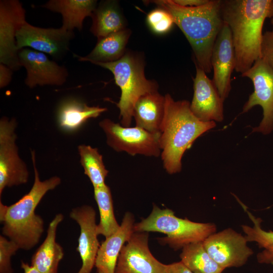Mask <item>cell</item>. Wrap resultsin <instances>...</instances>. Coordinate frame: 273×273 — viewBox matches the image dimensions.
Segmentation results:
<instances>
[{"mask_svg": "<svg viewBox=\"0 0 273 273\" xmlns=\"http://www.w3.org/2000/svg\"><path fill=\"white\" fill-rule=\"evenodd\" d=\"M90 31L98 39L125 29V21L116 1L101 2L94 11Z\"/></svg>", "mask_w": 273, "mask_h": 273, "instance_id": "cell-24", "label": "cell"}, {"mask_svg": "<svg viewBox=\"0 0 273 273\" xmlns=\"http://www.w3.org/2000/svg\"><path fill=\"white\" fill-rule=\"evenodd\" d=\"M20 62L26 72L25 83L29 88L37 85L60 86L66 81V68L50 60L46 54L31 49L23 48L18 53Z\"/></svg>", "mask_w": 273, "mask_h": 273, "instance_id": "cell-14", "label": "cell"}, {"mask_svg": "<svg viewBox=\"0 0 273 273\" xmlns=\"http://www.w3.org/2000/svg\"><path fill=\"white\" fill-rule=\"evenodd\" d=\"M235 64L231 31L224 22L215 40L211 56L212 80L223 101L231 89V75L235 70Z\"/></svg>", "mask_w": 273, "mask_h": 273, "instance_id": "cell-16", "label": "cell"}, {"mask_svg": "<svg viewBox=\"0 0 273 273\" xmlns=\"http://www.w3.org/2000/svg\"><path fill=\"white\" fill-rule=\"evenodd\" d=\"M98 273H104L102 271H101L100 270H98Z\"/></svg>", "mask_w": 273, "mask_h": 273, "instance_id": "cell-36", "label": "cell"}, {"mask_svg": "<svg viewBox=\"0 0 273 273\" xmlns=\"http://www.w3.org/2000/svg\"><path fill=\"white\" fill-rule=\"evenodd\" d=\"M94 197L100 213L97 234L107 238L120 228L114 213L113 199L110 188L106 185L94 188Z\"/></svg>", "mask_w": 273, "mask_h": 273, "instance_id": "cell-27", "label": "cell"}, {"mask_svg": "<svg viewBox=\"0 0 273 273\" xmlns=\"http://www.w3.org/2000/svg\"><path fill=\"white\" fill-rule=\"evenodd\" d=\"M147 21L151 30L157 34L167 32L174 24L171 15L160 8L152 10L148 14Z\"/></svg>", "mask_w": 273, "mask_h": 273, "instance_id": "cell-29", "label": "cell"}, {"mask_svg": "<svg viewBox=\"0 0 273 273\" xmlns=\"http://www.w3.org/2000/svg\"><path fill=\"white\" fill-rule=\"evenodd\" d=\"M107 110L106 108L89 106L75 98L63 100L59 104L56 112L57 124L66 133L78 131L90 118L99 116Z\"/></svg>", "mask_w": 273, "mask_h": 273, "instance_id": "cell-19", "label": "cell"}, {"mask_svg": "<svg viewBox=\"0 0 273 273\" xmlns=\"http://www.w3.org/2000/svg\"><path fill=\"white\" fill-rule=\"evenodd\" d=\"M131 31L124 29L98 39L95 48L86 56H75L80 61L111 62L120 59L125 53V48Z\"/></svg>", "mask_w": 273, "mask_h": 273, "instance_id": "cell-23", "label": "cell"}, {"mask_svg": "<svg viewBox=\"0 0 273 273\" xmlns=\"http://www.w3.org/2000/svg\"><path fill=\"white\" fill-rule=\"evenodd\" d=\"M133 230L135 232L164 234L166 236L159 238V242L177 250L191 243L203 242L216 232V226L212 222H197L178 217L172 210L154 205L150 215L135 223Z\"/></svg>", "mask_w": 273, "mask_h": 273, "instance_id": "cell-6", "label": "cell"}, {"mask_svg": "<svg viewBox=\"0 0 273 273\" xmlns=\"http://www.w3.org/2000/svg\"><path fill=\"white\" fill-rule=\"evenodd\" d=\"M134 218L129 212L125 213L119 230L105 239L100 246L95 266L104 273H115L121 250L134 233Z\"/></svg>", "mask_w": 273, "mask_h": 273, "instance_id": "cell-18", "label": "cell"}, {"mask_svg": "<svg viewBox=\"0 0 273 273\" xmlns=\"http://www.w3.org/2000/svg\"><path fill=\"white\" fill-rule=\"evenodd\" d=\"M271 31H266L262 36L260 57L273 70V18H271Z\"/></svg>", "mask_w": 273, "mask_h": 273, "instance_id": "cell-31", "label": "cell"}, {"mask_svg": "<svg viewBox=\"0 0 273 273\" xmlns=\"http://www.w3.org/2000/svg\"><path fill=\"white\" fill-rule=\"evenodd\" d=\"M15 118L3 116L0 120V196L6 188L27 183L29 171L19 155L16 144Z\"/></svg>", "mask_w": 273, "mask_h": 273, "instance_id": "cell-8", "label": "cell"}, {"mask_svg": "<svg viewBox=\"0 0 273 273\" xmlns=\"http://www.w3.org/2000/svg\"><path fill=\"white\" fill-rule=\"evenodd\" d=\"M63 219L61 213L55 215L49 224L44 241L32 257L31 265L40 273H57L59 263L64 256V251L56 242V232Z\"/></svg>", "mask_w": 273, "mask_h": 273, "instance_id": "cell-20", "label": "cell"}, {"mask_svg": "<svg viewBox=\"0 0 273 273\" xmlns=\"http://www.w3.org/2000/svg\"><path fill=\"white\" fill-rule=\"evenodd\" d=\"M74 36L73 31L62 27L41 28L26 21L17 33V47L19 51L23 48H30L59 59L69 51L70 40Z\"/></svg>", "mask_w": 273, "mask_h": 273, "instance_id": "cell-11", "label": "cell"}, {"mask_svg": "<svg viewBox=\"0 0 273 273\" xmlns=\"http://www.w3.org/2000/svg\"><path fill=\"white\" fill-rule=\"evenodd\" d=\"M164 273H194L181 261L165 264Z\"/></svg>", "mask_w": 273, "mask_h": 273, "instance_id": "cell-33", "label": "cell"}, {"mask_svg": "<svg viewBox=\"0 0 273 273\" xmlns=\"http://www.w3.org/2000/svg\"><path fill=\"white\" fill-rule=\"evenodd\" d=\"M95 65L110 70L116 84L119 87L121 96L116 104L119 110L121 124L129 127L136 101L141 97L158 92V86L145 75L144 62L139 55L125 52L119 60L111 62H95Z\"/></svg>", "mask_w": 273, "mask_h": 273, "instance_id": "cell-5", "label": "cell"}, {"mask_svg": "<svg viewBox=\"0 0 273 273\" xmlns=\"http://www.w3.org/2000/svg\"><path fill=\"white\" fill-rule=\"evenodd\" d=\"M97 5L95 0H50L41 7L60 13L62 17L61 27L73 31L74 29H82L84 20L92 16Z\"/></svg>", "mask_w": 273, "mask_h": 273, "instance_id": "cell-21", "label": "cell"}, {"mask_svg": "<svg viewBox=\"0 0 273 273\" xmlns=\"http://www.w3.org/2000/svg\"><path fill=\"white\" fill-rule=\"evenodd\" d=\"M99 126L106 135L107 144L117 152H125L131 156L161 155L160 132H151L136 126L124 127L108 118L101 120Z\"/></svg>", "mask_w": 273, "mask_h": 273, "instance_id": "cell-7", "label": "cell"}, {"mask_svg": "<svg viewBox=\"0 0 273 273\" xmlns=\"http://www.w3.org/2000/svg\"><path fill=\"white\" fill-rule=\"evenodd\" d=\"M247 243L245 236L231 228L216 232L203 242L209 255L224 269L246 264L253 254Z\"/></svg>", "mask_w": 273, "mask_h": 273, "instance_id": "cell-10", "label": "cell"}, {"mask_svg": "<svg viewBox=\"0 0 273 273\" xmlns=\"http://www.w3.org/2000/svg\"><path fill=\"white\" fill-rule=\"evenodd\" d=\"M77 149L80 156V163L94 188L106 185L105 178L109 171L98 149L82 144L78 146Z\"/></svg>", "mask_w": 273, "mask_h": 273, "instance_id": "cell-28", "label": "cell"}, {"mask_svg": "<svg viewBox=\"0 0 273 273\" xmlns=\"http://www.w3.org/2000/svg\"><path fill=\"white\" fill-rule=\"evenodd\" d=\"M150 2L171 15L192 48L195 65L206 73H210L212 50L224 24L221 0H208L195 7H183L173 0Z\"/></svg>", "mask_w": 273, "mask_h": 273, "instance_id": "cell-2", "label": "cell"}, {"mask_svg": "<svg viewBox=\"0 0 273 273\" xmlns=\"http://www.w3.org/2000/svg\"><path fill=\"white\" fill-rule=\"evenodd\" d=\"M237 199L253 224L252 226L248 225L241 226L247 241L248 242L256 243L259 248L263 249L257 254V262L261 264H273V232L262 229L260 225L262 219L254 216L246 205L238 198Z\"/></svg>", "mask_w": 273, "mask_h": 273, "instance_id": "cell-25", "label": "cell"}, {"mask_svg": "<svg viewBox=\"0 0 273 273\" xmlns=\"http://www.w3.org/2000/svg\"><path fill=\"white\" fill-rule=\"evenodd\" d=\"M25 10L18 0L0 1V63L13 71L22 66L17 47L16 34L26 22Z\"/></svg>", "mask_w": 273, "mask_h": 273, "instance_id": "cell-12", "label": "cell"}, {"mask_svg": "<svg viewBox=\"0 0 273 273\" xmlns=\"http://www.w3.org/2000/svg\"><path fill=\"white\" fill-rule=\"evenodd\" d=\"M193 79L194 94L190 107L193 114L203 122H221L223 120V102L212 80L196 65Z\"/></svg>", "mask_w": 273, "mask_h": 273, "instance_id": "cell-15", "label": "cell"}, {"mask_svg": "<svg viewBox=\"0 0 273 273\" xmlns=\"http://www.w3.org/2000/svg\"><path fill=\"white\" fill-rule=\"evenodd\" d=\"M241 75L251 79L254 86L253 92L243 106V113L256 105L261 106L263 118L259 125L253 128L252 132L267 134L273 130V70L259 58L251 68Z\"/></svg>", "mask_w": 273, "mask_h": 273, "instance_id": "cell-9", "label": "cell"}, {"mask_svg": "<svg viewBox=\"0 0 273 273\" xmlns=\"http://www.w3.org/2000/svg\"><path fill=\"white\" fill-rule=\"evenodd\" d=\"M165 112L160 128L161 158L170 174L179 172L184 154L201 135L214 128L216 122H203L192 112L187 100L175 101L165 95Z\"/></svg>", "mask_w": 273, "mask_h": 273, "instance_id": "cell-4", "label": "cell"}, {"mask_svg": "<svg viewBox=\"0 0 273 273\" xmlns=\"http://www.w3.org/2000/svg\"><path fill=\"white\" fill-rule=\"evenodd\" d=\"M21 266L24 273H40L35 267L23 261H21Z\"/></svg>", "mask_w": 273, "mask_h": 273, "instance_id": "cell-35", "label": "cell"}, {"mask_svg": "<svg viewBox=\"0 0 273 273\" xmlns=\"http://www.w3.org/2000/svg\"><path fill=\"white\" fill-rule=\"evenodd\" d=\"M148 232H135L122 247L115 273H164L165 264L158 261L149 247Z\"/></svg>", "mask_w": 273, "mask_h": 273, "instance_id": "cell-13", "label": "cell"}, {"mask_svg": "<svg viewBox=\"0 0 273 273\" xmlns=\"http://www.w3.org/2000/svg\"><path fill=\"white\" fill-rule=\"evenodd\" d=\"M96 213L90 206L83 205L73 209L70 217L80 227V235L77 251L82 261L77 273H91L95 265L100 245L98 239Z\"/></svg>", "mask_w": 273, "mask_h": 273, "instance_id": "cell-17", "label": "cell"}, {"mask_svg": "<svg viewBox=\"0 0 273 273\" xmlns=\"http://www.w3.org/2000/svg\"><path fill=\"white\" fill-rule=\"evenodd\" d=\"M13 70L6 65L0 63V88L7 86L12 80Z\"/></svg>", "mask_w": 273, "mask_h": 273, "instance_id": "cell-32", "label": "cell"}, {"mask_svg": "<svg viewBox=\"0 0 273 273\" xmlns=\"http://www.w3.org/2000/svg\"><path fill=\"white\" fill-rule=\"evenodd\" d=\"M181 249L180 261L194 273H222L224 270L209 255L202 242L190 244Z\"/></svg>", "mask_w": 273, "mask_h": 273, "instance_id": "cell-26", "label": "cell"}, {"mask_svg": "<svg viewBox=\"0 0 273 273\" xmlns=\"http://www.w3.org/2000/svg\"><path fill=\"white\" fill-rule=\"evenodd\" d=\"M165 104V96L158 92L139 98L133 111L135 126L151 132H159L164 115Z\"/></svg>", "mask_w": 273, "mask_h": 273, "instance_id": "cell-22", "label": "cell"}, {"mask_svg": "<svg viewBox=\"0 0 273 273\" xmlns=\"http://www.w3.org/2000/svg\"><path fill=\"white\" fill-rule=\"evenodd\" d=\"M177 5L186 7H195L206 3L208 0H173Z\"/></svg>", "mask_w": 273, "mask_h": 273, "instance_id": "cell-34", "label": "cell"}, {"mask_svg": "<svg viewBox=\"0 0 273 273\" xmlns=\"http://www.w3.org/2000/svg\"><path fill=\"white\" fill-rule=\"evenodd\" d=\"M31 156L34 179L30 190L12 205H6L0 201L3 234L25 250L37 245L44 231L43 220L35 212L36 207L47 193L55 189L61 182L57 176L41 181L36 166L35 151H31Z\"/></svg>", "mask_w": 273, "mask_h": 273, "instance_id": "cell-3", "label": "cell"}, {"mask_svg": "<svg viewBox=\"0 0 273 273\" xmlns=\"http://www.w3.org/2000/svg\"><path fill=\"white\" fill-rule=\"evenodd\" d=\"M19 249L16 242L0 236V273L13 272L11 257Z\"/></svg>", "mask_w": 273, "mask_h": 273, "instance_id": "cell-30", "label": "cell"}, {"mask_svg": "<svg viewBox=\"0 0 273 273\" xmlns=\"http://www.w3.org/2000/svg\"><path fill=\"white\" fill-rule=\"evenodd\" d=\"M221 10L232 33L235 70L242 74L260 57L263 26L273 18V0H224Z\"/></svg>", "mask_w": 273, "mask_h": 273, "instance_id": "cell-1", "label": "cell"}]
</instances>
